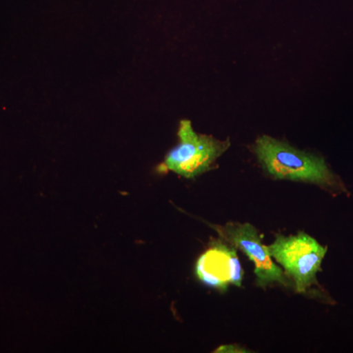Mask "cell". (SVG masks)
Instances as JSON below:
<instances>
[{
  "label": "cell",
  "instance_id": "cell-1",
  "mask_svg": "<svg viewBox=\"0 0 353 353\" xmlns=\"http://www.w3.org/2000/svg\"><path fill=\"white\" fill-rule=\"evenodd\" d=\"M252 150L267 175L275 180L314 183L324 189L345 190L341 179L321 157L301 152L270 136L259 137Z\"/></svg>",
  "mask_w": 353,
  "mask_h": 353
},
{
  "label": "cell",
  "instance_id": "cell-2",
  "mask_svg": "<svg viewBox=\"0 0 353 353\" xmlns=\"http://www.w3.org/2000/svg\"><path fill=\"white\" fill-rule=\"evenodd\" d=\"M179 143L167 153L158 166L162 173L173 172L185 179L196 176L215 168L216 161L229 150L230 139L197 134L190 120H182L178 130Z\"/></svg>",
  "mask_w": 353,
  "mask_h": 353
},
{
  "label": "cell",
  "instance_id": "cell-3",
  "mask_svg": "<svg viewBox=\"0 0 353 353\" xmlns=\"http://www.w3.org/2000/svg\"><path fill=\"white\" fill-rule=\"evenodd\" d=\"M267 250L271 259L283 267L297 294H306L313 285H319L317 274L322 270L327 248L314 238L303 232L288 236L277 234Z\"/></svg>",
  "mask_w": 353,
  "mask_h": 353
},
{
  "label": "cell",
  "instance_id": "cell-4",
  "mask_svg": "<svg viewBox=\"0 0 353 353\" xmlns=\"http://www.w3.org/2000/svg\"><path fill=\"white\" fill-rule=\"evenodd\" d=\"M217 232L221 240L226 241L234 248H239L254 263L256 285L259 288L272 284L284 285L292 288V282L271 259L267 246L262 243L256 228L250 223L229 222L224 226L210 225Z\"/></svg>",
  "mask_w": 353,
  "mask_h": 353
},
{
  "label": "cell",
  "instance_id": "cell-5",
  "mask_svg": "<svg viewBox=\"0 0 353 353\" xmlns=\"http://www.w3.org/2000/svg\"><path fill=\"white\" fill-rule=\"evenodd\" d=\"M196 275L202 284L219 290L230 285L241 287L243 270L236 248L223 240L212 241L196 263Z\"/></svg>",
  "mask_w": 353,
  "mask_h": 353
},
{
  "label": "cell",
  "instance_id": "cell-6",
  "mask_svg": "<svg viewBox=\"0 0 353 353\" xmlns=\"http://www.w3.org/2000/svg\"><path fill=\"white\" fill-rule=\"evenodd\" d=\"M214 352L220 353H245L250 352V350H245V348L241 347L239 345H225L222 347H218L217 350H214Z\"/></svg>",
  "mask_w": 353,
  "mask_h": 353
}]
</instances>
